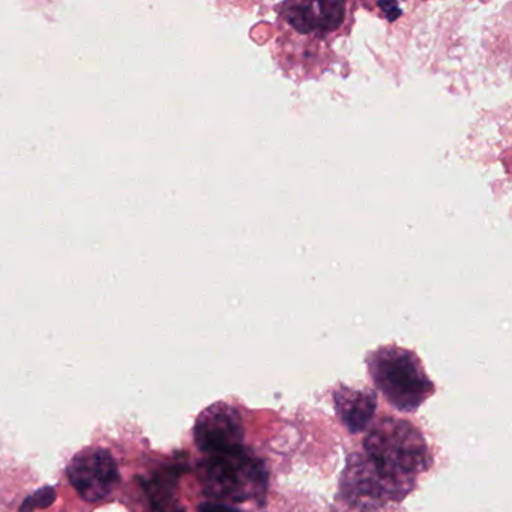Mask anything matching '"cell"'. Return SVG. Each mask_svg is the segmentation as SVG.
Masks as SVG:
<instances>
[{
    "mask_svg": "<svg viewBox=\"0 0 512 512\" xmlns=\"http://www.w3.org/2000/svg\"><path fill=\"white\" fill-rule=\"evenodd\" d=\"M200 467L205 493L218 500L247 502L263 496L268 484L265 467L244 446L206 455Z\"/></svg>",
    "mask_w": 512,
    "mask_h": 512,
    "instance_id": "3",
    "label": "cell"
},
{
    "mask_svg": "<svg viewBox=\"0 0 512 512\" xmlns=\"http://www.w3.org/2000/svg\"><path fill=\"white\" fill-rule=\"evenodd\" d=\"M56 499V490L53 487L41 488L40 491L34 494V496L26 499V502L23 503L22 512H32L35 509H46L55 502Z\"/></svg>",
    "mask_w": 512,
    "mask_h": 512,
    "instance_id": "8",
    "label": "cell"
},
{
    "mask_svg": "<svg viewBox=\"0 0 512 512\" xmlns=\"http://www.w3.org/2000/svg\"><path fill=\"white\" fill-rule=\"evenodd\" d=\"M199 512H244L241 509L233 508V506L224 505V503H203L199 508Z\"/></svg>",
    "mask_w": 512,
    "mask_h": 512,
    "instance_id": "9",
    "label": "cell"
},
{
    "mask_svg": "<svg viewBox=\"0 0 512 512\" xmlns=\"http://www.w3.org/2000/svg\"><path fill=\"white\" fill-rule=\"evenodd\" d=\"M194 442L206 455L244 446V425L238 410L227 403H217L203 410L194 427Z\"/></svg>",
    "mask_w": 512,
    "mask_h": 512,
    "instance_id": "5",
    "label": "cell"
},
{
    "mask_svg": "<svg viewBox=\"0 0 512 512\" xmlns=\"http://www.w3.org/2000/svg\"><path fill=\"white\" fill-rule=\"evenodd\" d=\"M374 472L383 485L401 488L428 467V448L424 437L412 424L398 419H383L364 443Z\"/></svg>",
    "mask_w": 512,
    "mask_h": 512,
    "instance_id": "1",
    "label": "cell"
},
{
    "mask_svg": "<svg viewBox=\"0 0 512 512\" xmlns=\"http://www.w3.org/2000/svg\"><path fill=\"white\" fill-rule=\"evenodd\" d=\"M178 476V472L170 469L154 476V479L148 482L146 493H148L149 502H151L152 512H185L184 506L179 503L178 497H176Z\"/></svg>",
    "mask_w": 512,
    "mask_h": 512,
    "instance_id": "7",
    "label": "cell"
},
{
    "mask_svg": "<svg viewBox=\"0 0 512 512\" xmlns=\"http://www.w3.org/2000/svg\"><path fill=\"white\" fill-rule=\"evenodd\" d=\"M67 473L74 490L89 503L107 499L121 481L118 464L109 449L97 446L74 455Z\"/></svg>",
    "mask_w": 512,
    "mask_h": 512,
    "instance_id": "4",
    "label": "cell"
},
{
    "mask_svg": "<svg viewBox=\"0 0 512 512\" xmlns=\"http://www.w3.org/2000/svg\"><path fill=\"white\" fill-rule=\"evenodd\" d=\"M367 365L374 385L400 412H415L433 394V383L412 350L382 346L367 356Z\"/></svg>",
    "mask_w": 512,
    "mask_h": 512,
    "instance_id": "2",
    "label": "cell"
},
{
    "mask_svg": "<svg viewBox=\"0 0 512 512\" xmlns=\"http://www.w3.org/2000/svg\"><path fill=\"white\" fill-rule=\"evenodd\" d=\"M335 407L350 433H361L376 412V395L368 391L341 388L335 392Z\"/></svg>",
    "mask_w": 512,
    "mask_h": 512,
    "instance_id": "6",
    "label": "cell"
}]
</instances>
